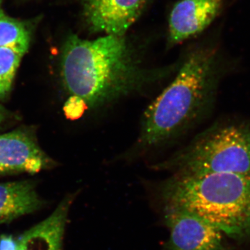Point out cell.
Instances as JSON below:
<instances>
[{
    "label": "cell",
    "instance_id": "6da1fadb",
    "mask_svg": "<svg viewBox=\"0 0 250 250\" xmlns=\"http://www.w3.org/2000/svg\"><path fill=\"white\" fill-rule=\"evenodd\" d=\"M178 65H143L124 36L106 35L93 41L77 36L62 49L61 75L70 94L65 105L80 118L143 93L174 75Z\"/></svg>",
    "mask_w": 250,
    "mask_h": 250
},
{
    "label": "cell",
    "instance_id": "7a4b0ae2",
    "mask_svg": "<svg viewBox=\"0 0 250 250\" xmlns=\"http://www.w3.org/2000/svg\"><path fill=\"white\" fill-rule=\"evenodd\" d=\"M216 57L211 47L188 54L170 83L146 108L139 136L123 157L132 160L166 147L196 123L211 95Z\"/></svg>",
    "mask_w": 250,
    "mask_h": 250
},
{
    "label": "cell",
    "instance_id": "3957f363",
    "mask_svg": "<svg viewBox=\"0 0 250 250\" xmlns=\"http://www.w3.org/2000/svg\"><path fill=\"white\" fill-rule=\"evenodd\" d=\"M159 195L165 207L195 213L233 239L250 236V172L172 174L159 185Z\"/></svg>",
    "mask_w": 250,
    "mask_h": 250
},
{
    "label": "cell",
    "instance_id": "277c9868",
    "mask_svg": "<svg viewBox=\"0 0 250 250\" xmlns=\"http://www.w3.org/2000/svg\"><path fill=\"white\" fill-rule=\"evenodd\" d=\"M152 167L186 176L250 172V126L211 128Z\"/></svg>",
    "mask_w": 250,
    "mask_h": 250
},
{
    "label": "cell",
    "instance_id": "5b68a950",
    "mask_svg": "<svg viewBox=\"0 0 250 250\" xmlns=\"http://www.w3.org/2000/svg\"><path fill=\"white\" fill-rule=\"evenodd\" d=\"M165 223L170 230L163 250H224V234L192 212L165 207Z\"/></svg>",
    "mask_w": 250,
    "mask_h": 250
},
{
    "label": "cell",
    "instance_id": "8992f818",
    "mask_svg": "<svg viewBox=\"0 0 250 250\" xmlns=\"http://www.w3.org/2000/svg\"><path fill=\"white\" fill-rule=\"evenodd\" d=\"M147 0H82L83 18L92 32L124 36Z\"/></svg>",
    "mask_w": 250,
    "mask_h": 250
},
{
    "label": "cell",
    "instance_id": "52a82bcc",
    "mask_svg": "<svg viewBox=\"0 0 250 250\" xmlns=\"http://www.w3.org/2000/svg\"><path fill=\"white\" fill-rule=\"evenodd\" d=\"M49 159L30 135L14 131L0 135V174L36 173Z\"/></svg>",
    "mask_w": 250,
    "mask_h": 250
},
{
    "label": "cell",
    "instance_id": "ba28073f",
    "mask_svg": "<svg viewBox=\"0 0 250 250\" xmlns=\"http://www.w3.org/2000/svg\"><path fill=\"white\" fill-rule=\"evenodd\" d=\"M223 0H181L169 18V45H174L200 34L217 17Z\"/></svg>",
    "mask_w": 250,
    "mask_h": 250
},
{
    "label": "cell",
    "instance_id": "9c48e42d",
    "mask_svg": "<svg viewBox=\"0 0 250 250\" xmlns=\"http://www.w3.org/2000/svg\"><path fill=\"white\" fill-rule=\"evenodd\" d=\"M65 197L53 213L18 238V250H62L67 215L73 201Z\"/></svg>",
    "mask_w": 250,
    "mask_h": 250
},
{
    "label": "cell",
    "instance_id": "30bf717a",
    "mask_svg": "<svg viewBox=\"0 0 250 250\" xmlns=\"http://www.w3.org/2000/svg\"><path fill=\"white\" fill-rule=\"evenodd\" d=\"M42 205L30 181L0 183V225L34 213Z\"/></svg>",
    "mask_w": 250,
    "mask_h": 250
},
{
    "label": "cell",
    "instance_id": "8fae6325",
    "mask_svg": "<svg viewBox=\"0 0 250 250\" xmlns=\"http://www.w3.org/2000/svg\"><path fill=\"white\" fill-rule=\"evenodd\" d=\"M31 36L27 23L4 14L0 16V47H9L24 54L30 45Z\"/></svg>",
    "mask_w": 250,
    "mask_h": 250
},
{
    "label": "cell",
    "instance_id": "7c38bea8",
    "mask_svg": "<svg viewBox=\"0 0 250 250\" xmlns=\"http://www.w3.org/2000/svg\"><path fill=\"white\" fill-rule=\"evenodd\" d=\"M24 54L9 47H0V97L11 90Z\"/></svg>",
    "mask_w": 250,
    "mask_h": 250
},
{
    "label": "cell",
    "instance_id": "4fadbf2b",
    "mask_svg": "<svg viewBox=\"0 0 250 250\" xmlns=\"http://www.w3.org/2000/svg\"><path fill=\"white\" fill-rule=\"evenodd\" d=\"M18 240L11 235L0 236V250H18Z\"/></svg>",
    "mask_w": 250,
    "mask_h": 250
},
{
    "label": "cell",
    "instance_id": "5bb4252c",
    "mask_svg": "<svg viewBox=\"0 0 250 250\" xmlns=\"http://www.w3.org/2000/svg\"><path fill=\"white\" fill-rule=\"evenodd\" d=\"M5 118V110L2 106H0V124L2 123Z\"/></svg>",
    "mask_w": 250,
    "mask_h": 250
},
{
    "label": "cell",
    "instance_id": "9a60e30c",
    "mask_svg": "<svg viewBox=\"0 0 250 250\" xmlns=\"http://www.w3.org/2000/svg\"><path fill=\"white\" fill-rule=\"evenodd\" d=\"M1 4H2V0H0V16H2L4 14L3 12L2 7H1Z\"/></svg>",
    "mask_w": 250,
    "mask_h": 250
}]
</instances>
